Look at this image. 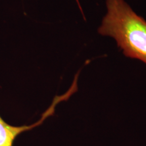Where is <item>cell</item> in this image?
<instances>
[{
    "instance_id": "6da1fadb",
    "label": "cell",
    "mask_w": 146,
    "mask_h": 146,
    "mask_svg": "<svg viewBox=\"0 0 146 146\" xmlns=\"http://www.w3.org/2000/svg\"><path fill=\"white\" fill-rule=\"evenodd\" d=\"M107 14L99 33L114 38L127 57L146 64V22L125 0H106Z\"/></svg>"
},
{
    "instance_id": "7a4b0ae2",
    "label": "cell",
    "mask_w": 146,
    "mask_h": 146,
    "mask_svg": "<svg viewBox=\"0 0 146 146\" xmlns=\"http://www.w3.org/2000/svg\"><path fill=\"white\" fill-rule=\"evenodd\" d=\"M75 81L76 80H74L73 81L72 86L65 94L61 96H56L54 98L52 105L43 113L41 119L33 125L29 126L24 125L21 126V127H14V126L10 125L7 123H5L0 116V146H13L14 141H15L16 137L21 133L31 130L33 128L41 125L47 117L54 114L56 105L60 102L68 100L76 91V89H77V81Z\"/></svg>"
}]
</instances>
